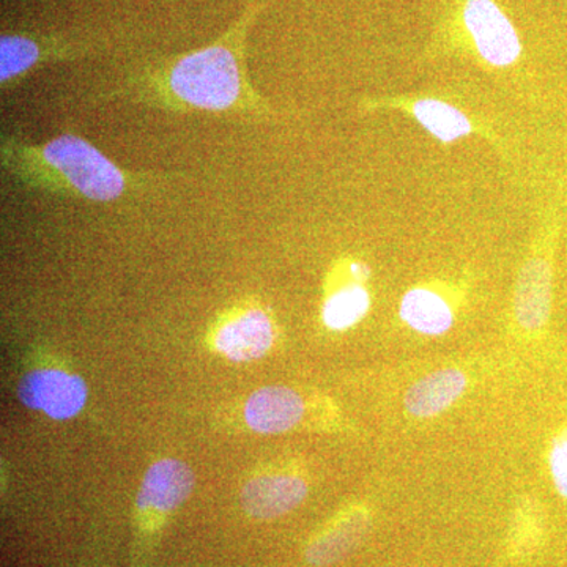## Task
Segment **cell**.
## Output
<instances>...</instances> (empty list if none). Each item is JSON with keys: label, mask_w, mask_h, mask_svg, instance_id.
<instances>
[{"label": "cell", "mask_w": 567, "mask_h": 567, "mask_svg": "<svg viewBox=\"0 0 567 567\" xmlns=\"http://www.w3.org/2000/svg\"><path fill=\"white\" fill-rule=\"evenodd\" d=\"M399 316L413 331L442 336L453 328L454 311L442 295L425 287H415L404 295Z\"/></svg>", "instance_id": "obj_13"}, {"label": "cell", "mask_w": 567, "mask_h": 567, "mask_svg": "<svg viewBox=\"0 0 567 567\" xmlns=\"http://www.w3.org/2000/svg\"><path fill=\"white\" fill-rule=\"evenodd\" d=\"M275 324L259 308L238 311L218 328L215 346L235 363L259 360L275 344Z\"/></svg>", "instance_id": "obj_7"}, {"label": "cell", "mask_w": 567, "mask_h": 567, "mask_svg": "<svg viewBox=\"0 0 567 567\" xmlns=\"http://www.w3.org/2000/svg\"><path fill=\"white\" fill-rule=\"evenodd\" d=\"M259 6H249L219 39L132 71L106 96H126L173 112L270 114L254 89L246 63V40Z\"/></svg>", "instance_id": "obj_1"}, {"label": "cell", "mask_w": 567, "mask_h": 567, "mask_svg": "<svg viewBox=\"0 0 567 567\" xmlns=\"http://www.w3.org/2000/svg\"><path fill=\"white\" fill-rule=\"evenodd\" d=\"M93 50L91 41L39 33H2L0 37V85L9 87L43 63L80 58Z\"/></svg>", "instance_id": "obj_3"}, {"label": "cell", "mask_w": 567, "mask_h": 567, "mask_svg": "<svg viewBox=\"0 0 567 567\" xmlns=\"http://www.w3.org/2000/svg\"><path fill=\"white\" fill-rule=\"evenodd\" d=\"M371 295L361 284H350L331 293L322 306V322L328 330L346 331L368 316Z\"/></svg>", "instance_id": "obj_15"}, {"label": "cell", "mask_w": 567, "mask_h": 567, "mask_svg": "<svg viewBox=\"0 0 567 567\" xmlns=\"http://www.w3.org/2000/svg\"><path fill=\"white\" fill-rule=\"evenodd\" d=\"M548 472H550L555 491L561 498L567 499V431L559 432L551 440L550 450H548Z\"/></svg>", "instance_id": "obj_16"}, {"label": "cell", "mask_w": 567, "mask_h": 567, "mask_svg": "<svg viewBox=\"0 0 567 567\" xmlns=\"http://www.w3.org/2000/svg\"><path fill=\"white\" fill-rule=\"evenodd\" d=\"M0 155L3 169L22 185L92 203H117L148 183V177L122 169L91 142L71 133L33 145L3 137Z\"/></svg>", "instance_id": "obj_2"}, {"label": "cell", "mask_w": 567, "mask_h": 567, "mask_svg": "<svg viewBox=\"0 0 567 567\" xmlns=\"http://www.w3.org/2000/svg\"><path fill=\"white\" fill-rule=\"evenodd\" d=\"M371 528V516L363 507L347 511L331 522L306 548V559L316 567L333 566L349 557L363 543Z\"/></svg>", "instance_id": "obj_11"}, {"label": "cell", "mask_w": 567, "mask_h": 567, "mask_svg": "<svg viewBox=\"0 0 567 567\" xmlns=\"http://www.w3.org/2000/svg\"><path fill=\"white\" fill-rule=\"evenodd\" d=\"M308 484L297 475H262L252 477L241 491L240 502L249 517L270 520L286 516L303 503Z\"/></svg>", "instance_id": "obj_8"}, {"label": "cell", "mask_w": 567, "mask_h": 567, "mask_svg": "<svg viewBox=\"0 0 567 567\" xmlns=\"http://www.w3.org/2000/svg\"><path fill=\"white\" fill-rule=\"evenodd\" d=\"M18 395L28 409L52 420H70L84 409L87 386L80 375L61 369H35L22 377Z\"/></svg>", "instance_id": "obj_5"}, {"label": "cell", "mask_w": 567, "mask_h": 567, "mask_svg": "<svg viewBox=\"0 0 567 567\" xmlns=\"http://www.w3.org/2000/svg\"><path fill=\"white\" fill-rule=\"evenodd\" d=\"M554 300V265L550 256L533 254L522 267L514 293V315L518 327L529 334L547 327Z\"/></svg>", "instance_id": "obj_6"}, {"label": "cell", "mask_w": 567, "mask_h": 567, "mask_svg": "<svg viewBox=\"0 0 567 567\" xmlns=\"http://www.w3.org/2000/svg\"><path fill=\"white\" fill-rule=\"evenodd\" d=\"M193 488L192 468L177 458H163L145 473L137 495V506L156 513H171L186 502Z\"/></svg>", "instance_id": "obj_10"}, {"label": "cell", "mask_w": 567, "mask_h": 567, "mask_svg": "<svg viewBox=\"0 0 567 567\" xmlns=\"http://www.w3.org/2000/svg\"><path fill=\"white\" fill-rule=\"evenodd\" d=\"M303 416V398L289 386L260 388L245 405L246 424L259 434H282L297 427Z\"/></svg>", "instance_id": "obj_9"}, {"label": "cell", "mask_w": 567, "mask_h": 567, "mask_svg": "<svg viewBox=\"0 0 567 567\" xmlns=\"http://www.w3.org/2000/svg\"><path fill=\"white\" fill-rule=\"evenodd\" d=\"M464 25L477 54L496 69L514 65L522 54L516 28L494 0H466Z\"/></svg>", "instance_id": "obj_4"}, {"label": "cell", "mask_w": 567, "mask_h": 567, "mask_svg": "<svg viewBox=\"0 0 567 567\" xmlns=\"http://www.w3.org/2000/svg\"><path fill=\"white\" fill-rule=\"evenodd\" d=\"M466 386L468 377L461 369H439L409 388L404 398L405 412L420 420L442 415L456 404Z\"/></svg>", "instance_id": "obj_12"}, {"label": "cell", "mask_w": 567, "mask_h": 567, "mask_svg": "<svg viewBox=\"0 0 567 567\" xmlns=\"http://www.w3.org/2000/svg\"><path fill=\"white\" fill-rule=\"evenodd\" d=\"M405 110L425 132L445 144H453L473 133V123L465 112L442 100H410Z\"/></svg>", "instance_id": "obj_14"}]
</instances>
